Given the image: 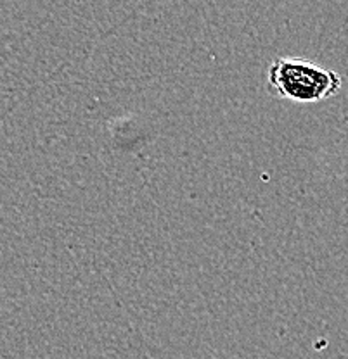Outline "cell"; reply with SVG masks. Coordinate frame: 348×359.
I'll use <instances>...</instances> for the list:
<instances>
[{"label":"cell","instance_id":"6da1fadb","mask_svg":"<svg viewBox=\"0 0 348 359\" xmlns=\"http://www.w3.org/2000/svg\"><path fill=\"white\" fill-rule=\"evenodd\" d=\"M342 87V74L300 57H278L267 69L269 93L297 104L323 102Z\"/></svg>","mask_w":348,"mask_h":359}]
</instances>
